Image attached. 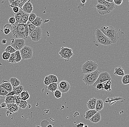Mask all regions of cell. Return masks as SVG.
Listing matches in <instances>:
<instances>
[{
	"label": "cell",
	"instance_id": "cell-1",
	"mask_svg": "<svg viewBox=\"0 0 129 127\" xmlns=\"http://www.w3.org/2000/svg\"><path fill=\"white\" fill-rule=\"evenodd\" d=\"M12 31L13 36L15 38H19L27 40L29 37L28 26L22 24H16L15 23L12 25Z\"/></svg>",
	"mask_w": 129,
	"mask_h": 127
},
{
	"label": "cell",
	"instance_id": "cell-2",
	"mask_svg": "<svg viewBox=\"0 0 129 127\" xmlns=\"http://www.w3.org/2000/svg\"><path fill=\"white\" fill-rule=\"evenodd\" d=\"M99 29L110 40L112 44L117 41L119 35L117 30L112 26L104 25L101 27Z\"/></svg>",
	"mask_w": 129,
	"mask_h": 127
},
{
	"label": "cell",
	"instance_id": "cell-3",
	"mask_svg": "<svg viewBox=\"0 0 129 127\" xmlns=\"http://www.w3.org/2000/svg\"><path fill=\"white\" fill-rule=\"evenodd\" d=\"M100 73L96 70L91 73L85 74L82 79V80L86 85H93L96 81Z\"/></svg>",
	"mask_w": 129,
	"mask_h": 127
},
{
	"label": "cell",
	"instance_id": "cell-4",
	"mask_svg": "<svg viewBox=\"0 0 129 127\" xmlns=\"http://www.w3.org/2000/svg\"><path fill=\"white\" fill-rule=\"evenodd\" d=\"M98 64L93 60H87L82 66V72L85 74H89L97 70Z\"/></svg>",
	"mask_w": 129,
	"mask_h": 127
},
{
	"label": "cell",
	"instance_id": "cell-5",
	"mask_svg": "<svg viewBox=\"0 0 129 127\" xmlns=\"http://www.w3.org/2000/svg\"><path fill=\"white\" fill-rule=\"evenodd\" d=\"M96 41L99 44L104 46H109L112 44V42L99 29H97L95 32Z\"/></svg>",
	"mask_w": 129,
	"mask_h": 127
},
{
	"label": "cell",
	"instance_id": "cell-6",
	"mask_svg": "<svg viewBox=\"0 0 129 127\" xmlns=\"http://www.w3.org/2000/svg\"><path fill=\"white\" fill-rule=\"evenodd\" d=\"M20 52L22 60H27L32 58L33 51L31 47L25 46L20 51Z\"/></svg>",
	"mask_w": 129,
	"mask_h": 127
},
{
	"label": "cell",
	"instance_id": "cell-7",
	"mask_svg": "<svg viewBox=\"0 0 129 127\" xmlns=\"http://www.w3.org/2000/svg\"><path fill=\"white\" fill-rule=\"evenodd\" d=\"M11 46L16 51H20L25 46V41L24 39L19 38L11 39Z\"/></svg>",
	"mask_w": 129,
	"mask_h": 127
},
{
	"label": "cell",
	"instance_id": "cell-8",
	"mask_svg": "<svg viewBox=\"0 0 129 127\" xmlns=\"http://www.w3.org/2000/svg\"><path fill=\"white\" fill-rule=\"evenodd\" d=\"M111 77L110 74L107 72H103L99 74L98 77L96 81L93 85V86L95 87L97 84L99 83H102L104 82L111 80Z\"/></svg>",
	"mask_w": 129,
	"mask_h": 127
},
{
	"label": "cell",
	"instance_id": "cell-9",
	"mask_svg": "<svg viewBox=\"0 0 129 127\" xmlns=\"http://www.w3.org/2000/svg\"><path fill=\"white\" fill-rule=\"evenodd\" d=\"M31 40L33 41L37 42L39 41L42 37V29L41 27H36V29L29 34Z\"/></svg>",
	"mask_w": 129,
	"mask_h": 127
},
{
	"label": "cell",
	"instance_id": "cell-10",
	"mask_svg": "<svg viewBox=\"0 0 129 127\" xmlns=\"http://www.w3.org/2000/svg\"><path fill=\"white\" fill-rule=\"evenodd\" d=\"M71 88V86L69 82L65 80H62L58 84V89L62 94L67 93Z\"/></svg>",
	"mask_w": 129,
	"mask_h": 127
},
{
	"label": "cell",
	"instance_id": "cell-11",
	"mask_svg": "<svg viewBox=\"0 0 129 127\" xmlns=\"http://www.w3.org/2000/svg\"><path fill=\"white\" fill-rule=\"evenodd\" d=\"M96 8L98 12L101 15H105L111 12L110 10L103 5L98 4L96 6Z\"/></svg>",
	"mask_w": 129,
	"mask_h": 127
},
{
	"label": "cell",
	"instance_id": "cell-12",
	"mask_svg": "<svg viewBox=\"0 0 129 127\" xmlns=\"http://www.w3.org/2000/svg\"><path fill=\"white\" fill-rule=\"evenodd\" d=\"M22 10L25 13L30 14L32 13L33 10V7L32 4L31 2V0H27L21 8Z\"/></svg>",
	"mask_w": 129,
	"mask_h": 127
},
{
	"label": "cell",
	"instance_id": "cell-13",
	"mask_svg": "<svg viewBox=\"0 0 129 127\" xmlns=\"http://www.w3.org/2000/svg\"><path fill=\"white\" fill-rule=\"evenodd\" d=\"M24 90V87L22 85H19L16 87H13L12 91L8 93L6 95V96L19 95V94H20Z\"/></svg>",
	"mask_w": 129,
	"mask_h": 127
},
{
	"label": "cell",
	"instance_id": "cell-14",
	"mask_svg": "<svg viewBox=\"0 0 129 127\" xmlns=\"http://www.w3.org/2000/svg\"><path fill=\"white\" fill-rule=\"evenodd\" d=\"M97 2L98 4H101L105 6L110 11H112L115 7V3H109L106 2L105 0H98Z\"/></svg>",
	"mask_w": 129,
	"mask_h": 127
},
{
	"label": "cell",
	"instance_id": "cell-15",
	"mask_svg": "<svg viewBox=\"0 0 129 127\" xmlns=\"http://www.w3.org/2000/svg\"><path fill=\"white\" fill-rule=\"evenodd\" d=\"M97 99L93 98L90 99L87 103V107L89 110H95Z\"/></svg>",
	"mask_w": 129,
	"mask_h": 127
},
{
	"label": "cell",
	"instance_id": "cell-16",
	"mask_svg": "<svg viewBox=\"0 0 129 127\" xmlns=\"http://www.w3.org/2000/svg\"><path fill=\"white\" fill-rule=\"evenodd\" d=\"M101 120V115L99 113L97 112L89 120L91 122L94 123H97L99 122Z\"/></svg>",
	"mask_w": 129,
	"mask_h": 127
},
{
	"label": "cell",
	"instance_id": "cell-17",
	"mask_svg": "<svg viewBox=\"0 0 129 127\" xmlns=\"http://www.w3.org/2000/svg\"><path fill=\"white\" fill-rule=\"evenodd\" d=\"M103 107H104V102L103 100L101 99H97L95 110L97 112L101 111L103 109Z\"/></svg>",
	"mask_w": 129,
	"mask_h": 127
},
{
	"label": "cell",
	"instance_id": "cell-18",
	"mask_svg": "<svg viewBox=\"0 0 129 127\" xmlns=\"http://www.w3.org/2000/svg\"><path fill=\"white\" fill-rule=\"evenodd\" d=\"M9 82L10 83L13 87H16L20 85L21 84V81L15 77L11 78L9 80Z\"/></svg>",
	"mask_w": 129,
	"mask_h": 127
},
{
	"label": "cell",
	"instance_id": "cell-19",
	"mask_svg": "<svg viewBox=\"0 0 129 127\" xmlns=\"http://www.w3.org/2000/svg\"><path fill=\"white\" fill-rule=\"evenodd\" d=\"M23 11L21 9H20V10L17 13L15 14V24H21L22 17V13Z\"/></svg>",
	"mask_w": 129,
	"mask_h": 127
},
{
	"label": "cell",
	"instance_id": "cell-20",
	"mask_svg": "<svg viewBox=\"0 0 129 127\" xmlns=\"http://www.w3.org/2000/svg\"><path fill=\"white\" fill-rule=\"evenodd\" d=\"M0 86L3 87V88L5 89L6 91L8 92V93H10L12 91L13 88L10 83L9 82H8V81L6 82H3L2 84L0 85Z\"/></svg>",
	"mask_w": 129,
	"mask_h": 127
},
{
	"label": "cell",
	"instance_id": "cell-21",
	"mask_svg": "<svg viewBox=\"0 0 129 127\" xmlns=\"http://www.w3.org/2000/svg\"><path fill=\"white\" fill-rule=\"evenodd\" d=\"M5 103L6 104L16 103V97L14 96H7L5 100Z\"/></svg>",
	"mask_w": 129,
	"mask_h": 127
},
{
	"label": "cell",
	"instance_id": "cell-22",
	"mask_svg": "<svg viewBox=\"0 0 129 127\" xmlns=\"http://www.w3.org/2000/svg\"><path fill=\"white\" fill-rule=\"evenodd\" d=\"M114 74L117 76L123 77L125 75L124 69L121 66H118L115 69Z\"/></svg>",
	"mask_w": 129,
	"mask_h": 127
},
{
	"label": "cell",
	"instance_id": "cell-23",
	"mask_svg": "<svg viewBox=\"0 0 129 127\" xmlns=\"http://www.w3.org/2000/svg\"><path fill=\"white\" fill-rule=\"evenodd\" d=\"M46 87L48 91L52 92H54L55 91L58 89V84L57 83H51Z\"/></svg>",
	"mask_w": 129,
	"mask_h": 127
},
{
	"label": "cell",
	"instance_id": "cell-24",
	"mask_svg": "<svg viewBox=\"0 0 129 127\" xmlns=\"http://www.w3.org/2000/svg\"><path fill=\"white\" fill-rule=\"evenodd\" d=\"M97 112L95 110H89L87 111L85 113L84 116L85 119L87 120H90Z\"/></svg>",
	"mask_w": 129,
	"mask_h": 127
},
{
	"label": "cell",
	"instance_id": "cell-25",
	"mask_svg": "<svg viewBox=\"0 0 129 127\" xmlns=\"http://www.w3.org/2000/svg\"><path fill=\"white\" fill-rule=\"evenodd\" d=\"M31 23L36 27H41L43 24V20L40 17H37L35 20Z\"/></svg>",
	"mask_w": 129,
	"mask_h": 127
},
{
	"label": "cell",
	"instance_id": "cell-26",
	"mask_svg": "<svg viewBox=\"0 0 129 127\" xmlns=\"http://www.w3.org/2000/svg\"><path fill=\"white\" fill-rule=\"evenodd\" d=\"M7 108L10 110L11 112L12 113H15L18 110V106L16 104H7Z\"/></svg>",
	"mask_w": 129,
	"mask_h": 127
},
{
	"label": "cell",
	"instance_id": "cell-27",
	"mask_svg": "<svg viewBox=\"0 0 129 127\" xmlns=\"http://www.w3.org/2000/svg\"><path fill=\"white\" fill-rule=\"evenodd\" d=\"M30 95L27 91H23L20 94V97L22 100L26 101L28 100L30 97Z\"/></svg>",
	"mask_w": 129,
	"mask_h": 127
},
{
	"label": "cell",
	"instance_id": "cell-28",
	"mask_svg": "<svg viewBox=\"0 0 129 127\" xmlns=\"http://www.w3.org/2000/svg\"><path fill=\"white\" fill-rule=\"evenodd\" d=\"M62 58L64 59L66 61H69L70 60L71 57L73 56V53H62L59 54Z\"/></svg>",
	"mask_w": 129,
	"mask_h": 127
},
{
	"label": "cell",
	"instance_id": "cell-29",
	"mask_svg": "<svg viewBox=\"0 0 129 127\" xmlns=\"http://www.w3.org/2000/svg\"><path fill=\"white\" fill-rule=\"evenodd\" d=\"M17 55L15 51V53L11 54L10 57L8 60V62L12 63H17Z\"/></svg>",
	"mask_w": 129,
	"mask_h": 127
},
{
	"label": "cell",
	"instance_id": "cell-30",
	"mask_svg": "<svg viewBox=\"0 0 129 127\" xmlns=\"http://www.w3.org/2000/svg\"><path fill=\"white\" fill-rule=\"evenodd\" d=\"M112 84V82L111 81V80L107 81L106 83L105 84H104L103 90L108 92L111 91H112V88H111Z\"/></svg>",
	"mask_w": 129,
	"mask_h": 127
},
{
	"label": "cell",
	"instance_id": "cell-31",
	"mask_svg": "<svg viewBox=\"0 0 129 127\" xmlns=\"http://www.w3.org/2000/svg\"><path fill=\"white\" fill-rule=\"evenodd\" d=\"M73 53L72 49L68 47H62L59 52V54Z\"/></svg>",
	"mask_w": 129,
	"mask_h": 127
},
{
	"label": "cell",
	"instance_id": "cell-32",
	"mask_svg": "<svg viewBox=\"0 0 129 127\" xmlns=\"http://www.w3.org/2000/svg\"><path fill=\"white\" fill-rule=\"evenodd\" d=\"M29 16V14H27L23 12L21 23L25 24L27 21L28 20Z\"/></svg>",
	"mask_w": 129,
	"mask_h": 127
},
{
	"label": "cell",
	"instance_id": "cell-33",
	"mask_svg": "<svg viewBox=\"0 0 129 127\" xmlns=\"http://www.w3.org/2000/svg\"><path fill=\"white\" fill-rule=\"evenodd\" d=\"M51 83H57L58 82V79L56 75L53 74H50L48 75Z\"/></svg>",
	"mask_w": 129,
	"mask_h": 127
},
{
	"label": "cell",
	"instance_id": "cell-34",
	"mask_svg": "<svg viewBox=\"0 0 129 127\" xmlns=\"http://www.w3.org/2000/svg\"><path fill=\"white\" fill-rule=\"evenodd\" d=\"M122 82L124 85L128 84H129V74L124 75L122 77Z\"/></svg>",
	"mask_w": 129,
	"mask_h": 127
},
{
	"label": "cell",
	"instance_id": "cell-35",
	"mask_svg": "<svg viewBox=\"0 0 129 127\" xmlns=\"http://www.w3.org/2000/svg\"><path fill=\"white\" fill-rule=\"evenodd\" d=\"M16 5H17V7L19 8L20 9H21L22 6H23L25 3L27 2V0H16Z\"/></svg>",
	"mask_w": 129,
	"mask_h": 127
},
{
	"label": "cell",
	"instance_id": "cell-36",
	"mask_svg": "<svg viewBox=\"0 0 129 127\" xmlns=\"http://www.w3.org/2000/svg\"><path fill=\"white\" fill-rule=\"evenodd\" d=\"M16 51V50L14 49L12 46H10V45L7 46L6 47V48L5 49V51L10 53L11 54L15 53Z\"/></svg>",
	"mask_w": 129,
	"mask_h": 127
},
{
	"label": "cell",
	"instance_id": "cell-37",
	"mask_svg": "<svg viewBox=\"0 0 129 127\" xmlns=\"http://www.w3.org/2000/svg\"><path fill=\"white\" fill-rule=\"evenodd\" d=\"M10 55H11V53L5 51L2 53V58L4 60H9V58L10 57Z\"/></svg>",
	"mask_w": 129,
	"mask_h": 127
},
{
	"label": "cell",
	"instance_id": "cell-38",
	"mask_svg": "<svg viewBox=\"0 0 129 127\" xmlns=\"http://www.w3.org/2000/svg\"><path fill=\"white\" fill-rule=\"evenodd\" d=\"M27 105H28V103H27V102L26 101L22 100L20 103L18 105V106L20 108L24 109L26 108L27 106Z\"/></svg>",
	"mask_w": 129,
	"mask_h": 127
},
{
	"label": "cell",
	"instance_id": "cell-39",
	"mask_svg": "<svg viewBox=\"0 0 129 127\" xmlns=\"http://www.w3.org/2000/svg\"><path fill=\"white\" fill-rule=\"evenodd\" d=\"M8 93V92L0 86V96L3 97L6 96Z\"/></svg>",
	"mask_w": 129,
	"mask_h": 127
},
{
	"label": "cell",
	"instance_id": "cell-40",
	"mask_svg": "<svg viewBox=\"0 0 129 127\" xmlns=\"http://www.w3.org/2000/svg\"><path fill=\"white\" fill-rule=\"evenodd\" d=\"M62 93L60 90L57 89L54 92V95L55 97L57 99H60L62 97Z\"/></svg>",
	"mask_w": 129,
	"mask_h": 127
},
{
	"label": "cell",
	"instance_id": "cell-41",
	"mask_svg": "<svg viewBox=\"0 0 129 127\" xmlns=\"http://www.w3.org/2000/svg\"><path fill=\"white\" fill-rule=\"evenodd\" d=\"M37 16L36 14L32 13L31 14H29V16L28 18V21L30 22H32L35 20L36 17Z\"/></svg>",
	"mask_w": 129,
	"mask_h": 127
},
{
	"label": "cell",
	"instance_id": "cell-42",
	"mask_svg": "<svg viewBox=\"0 0 129 127\" xmlns=\"http://www.w3.org/2000/svg\"><path fill=\"white\" fill-rule=\"evenodd\" d=\"M27 26H28V27L29 34H31L36 29V27H35L34 25L32 24V23L30 24L29 25Z\"/></svg>",
	"mask_w": 129,
	"mask_h": 127
},
{
	"label": "cell",
	"instance_id": "cell-43",
	"mask_svg": "<svg viewBox=\"0 0 129 127\" xmlns=\"http://www.w3.org/2000/svg\"><path fill=\"white\" fill-rule=\"evenodd\" d=\"M104 83H99L96 86V88L97 90H103L104 89Z\"/></svg>",
	"mask_w": 129,
	"mask_h": 127
},
{
	"label": "cell",
	"instance_id": "cell-44",
	"mask_svg": "<svg viewBox=\"0 0 129 127\" xmlns=\"http://www.w3.org/2000/svg\"><path fill=\"white\" fill-rule=\"evenodd\" d=\"M44 85H45L46 86H48V85H49V84H51V82L50 79H49L48 76H47L45 77L44 81Z\"/></svg>",
	"mask_w": 129,
	"mask_h": 127
},
{
	"label": "cell",
	"instance_id": "cell-45",
	"mask_svg": "<svg viewBox=\"0 0 129 127\" xmlns=\"http://www.w3.org/2000/svg\"><path fill=\"white\" fill-rule=\"evenodd\" d=\"M8 23H10V25H12L15 23V19L14 17H11L8 19Z\"/></svg>",
	"mask_w": 129,
	"mask_h": 127
},
{
	"label": "cell",
	"instance_id": "cell-46",
	"mask_svg": "<svg viewBox=\"0 0 129 127\" xmlns=\"http://www.w3.org/2000/svg\"><path fill=\"white\" fill-rule=\"evenodd\" d=\"M123 0H114V2L117 5L120 6L122 4Z\"/></svg>",
	"mask_w": 129,
	"mask_h": 127
},
{
	"label": "cell",
	"instance_id": "cell-47",
	"mask_svg": "<svg viewBox=\"0 0 129 127\" xmlns=\"http://www.w3.org/2000/svg\"><path fill=\"white\" fill-rule=\"evenodd\" d=\"M20 8L17 7H15L13 8V12L15 13V14L17 13L19 11Z\"/></svg>",
	"mask_w": 129,
	"mask_h": 127
},
{
	"label": "cell",
	"instance_id": "cell-48",
	"mask_svg": "<svg viewBox=\"0 0 129 127\" xmlns=\"http://www.w3.org/2000/svg\"><path fill=\"white\" fill-rule=\"evenodd\" d=\"M3 31H4V33L5 34H8L10 33L12 31L10 29L5 28V29H3Z\"/></svg>",
	"mask_w": 129,
	"mask_h": 127
},
{
	"label": "cell",
	"instance_id": "cell-49",
	"mask_svg": "<svg viewBox=\"0 0 129 127\" xmlns=\"http://www.w3.org/2000/svg\"><path fill=\"white\" fill-rule=\"evenodd\" d=\"M5 28H7V29H9L11 30H12V25L9 24H6L5 25H4V27H3V29H5Z\"/></svg>",
	"mask_w": 129,
	"mask_h": 127
},
{
	"label": "cell",
	"instance_id": "cell-50",
	"mask_svg": "<svg viewBox=\"0 0 129 127\" xmlns=\"http://www.w3.org/2000/svg\"><path fill=\"white\" fill-rule=\"evenodd\" d=\"M84 123L82 122H80L76 125V127H84Z\"/></svg>",
	"mask_w": 129,
	"mask_h": 127
},
{
	"label": "cell",
	"instance_id": "cell-51",
	"mask_svg": "<svg viewBox=\"0 0 129 127\" xmlns=\"http://www.w3.org/2000/svg\"><path fill=\"white\" fill-rule=\"evenodd\" d=\"M7 106V104L5 103H2L0 105V106L2 108H4L5 107H6Z\"/></svg>",
	"mask_w": 129,
	"mask_h": 127
},
{
	"label": "cell",
	"instance_id": "cell-52",
	"mask_svg": "<svg viewBox=\"0 0 129 127\" xmlns=\"http://www.w3.org/2000/svg\"><path fill=\"white\" fill-rule=\"evenodd\" d=\"M7 40L5 39H3L1 41V43L3 44H6L7 43Z\"/></svg>",
	"mask_w": 129,
	"mask_h": 127
},
{
	"label": "cell",
	"instance_id": "cell-53",
	"mask_svg": "<svg viewBox=\"0 0 129 127\" xmlns=\"http://www.w3.org/2000/svg\"><path fill=\"white\" fill-rule=\"evenodd\" d=\"M106 1L109 3H113L114 2V0H106Z\"/></svg>",
	"mask_w": 129,
	"mask_h": 127
},
{
	"label": "cell",
	"instance_id": "cell-54",
	"mask_svg": "<svg viewBox=\"0 0 129 127\" xmlns=\"http://www.w3.org/2000/svg\"><path fill=\"white\" fill-rule=\"evenodd\" d=\"M81 2L82 4H84L86 2V0H81Z\"/></svg>",
	"mask_w": 129,
	"mask_h": 127
},
{
	"label": "cell",
	"instance_id": "cell-55",
	"mask_svg": "<svg viewBox=\"0 0 129 127\" xmlns=\"http://www.w3.org/2000/svg\"><path fill=\"white\" fill-rule=\"evenodd\" d=\"M47 127H53V126L52 125H48Z\"/></svg>",
	"mask_w": 129,
	"mask_h": 127
},
{
	"label": "cell",
	"instance_id": "cell-56",
	"mask_svg": "<svg viewBox=\"0 0 129 127\" xmlns=\"http://www.w3.org/2000/svg\"><path fill=\"white\" fill-rule=\"evenodd\" d=\"M84 127H88V126L87 125H84Z\"/></svg>",
	"mask_w": 129,
	"mask_h": 127
},
{
	"label": "cell",
	"instance_id": "cell-57",
	"mask_svg": "<svg viewBox=\"0 0 129 127\" xmlns=\"http://www.w3.org/2000/svg\"></svg>",
	"mask_w": 129,
	"mask_h": 127
}]
</instances>
